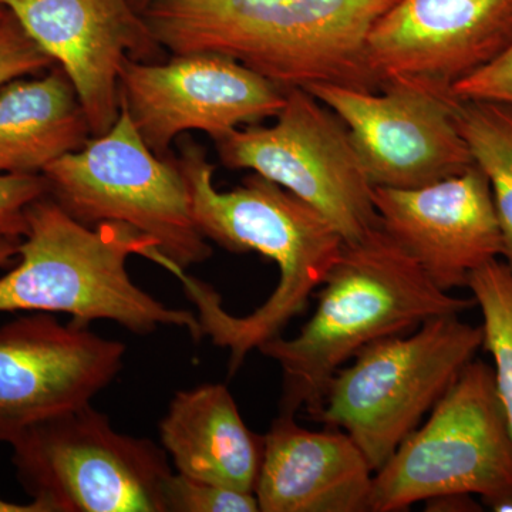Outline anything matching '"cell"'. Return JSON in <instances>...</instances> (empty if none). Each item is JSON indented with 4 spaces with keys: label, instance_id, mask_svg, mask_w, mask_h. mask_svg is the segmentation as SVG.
<instances>
[{
    "label": "cell",
    "instance_id": "obj_20",
    "mask_svg": "<svg viewBox=\"0 0 512 512\" xmlns=\"http://www.w3.org/2000/svg\"><path fill=\"white\" fill-rule=\"evenodd\" d=\"M467 288L483 315V348L494 360L495 387L512 439V269L495 259L471 274Z\"/></svg>",
    "mask_w": 512,
    "mask_h": 512
},
{
    "label": "cell",
    "instance_id": "obj_3",
    "mask_svg": "<svg viewBox=\"0 0 512 512\" xmlns=\"http://www.w3.org/2000/svg\"><path fill=\"white\" fill-rule=\"evenodd\" d=\"M476 305L443 291L382 227L345 244L320 285L318 306L292 339L258 350L282 372L281 413L316 412L333 375L366 346L413 332L439 316Z\"/></svg>",
    "mask_w": 512,
    "mask_h": 512
},
{
    "label": "cell",
    "instance_id": "obj_29",
    "mask_svg": "<svg viewBox=\"0 0 512 512\" xmlns=\"http://www.w3.org/2000/svg\"><path fill=\"white\" fill-rule=\"evenodd\" d=\"M131 3H133V5L141 12V10L144 9V6L147 5L148 0H131Z\"/></svg>",
    "mask_w": 512,
    "mask_h": 512
},
{
    "label": "cell",
    "instance_id": "obj_21",
    "mask_svg": "<svg viewBox=\"0 0 512 512\" xmlns=\"http://www.w3.org/2000/svg\"><path fill=\"white\" fill-rule=\"evenodd\" d=\"M167 512H256L254 493L171 474L165 484Z\"/></svg>",
    "mask_w": 512,
    "mask_h": 512
},
{
    "label": "cell",
    "instance_id": "obj_22",
    "mask_svg": "<svg viewBox=\"0 0 512 512\" xmlns=\"http://www.w3.org/2000/svg\"><path fill=\"white\" fill-rule=\"evenodd\" d=\"M55 66L52 57L36 45L10 13L0 20V89L13 80L46 72Z\"/></svg>",
    "mask_w": 512,
    "mask_h": 512
},
{
    "label": "cell",
    "instance_id": "obj_30",
    "mask_svg": "<svg viewBox=\"0 0 512 512\" xmlns=\"http://www.w3.org/2000/svg\"><path fill=\"white\" fill-rule=\"evenodd\" d=\"M6 13H8V10H6L5 8H3V6H0V20H2L3 18H5Z\"/></svg>",
    "mask_w": 512,
    "mask_h": 512
},
{
    "label": "cell",
    "instance_id": "obj_26",
    "mask_svg": "<svg viewBox=\"0 0 512 512\" xmlns=\"http://www.w3.org/2000/svg\"><path fill=\"white\" fill-rule=\"evenodd\" d=\"M20 239L0 237V268H5L18 258Z\"/></svg>",
    "mask_w": 512,
    "mask_h": 512
},
{
    "label": "cell",
    "instance_id": "obj_17",
    "mask_svg": "<svg viewBox=\"0 0 512 512\" xmlns=\"http://www.w3.org/2000/svg\"><path fill=\"white\" fill-rule=\"evenodd\" d=\"M160 437L177 473L254 493L264 436L245 424L225 384H202L175 394L161 420Z\"/></svg>",
    "mask_w": 512,
    "mask_h": 512
},
{
    "label": "cell",
    "instance_id": "obj_4",
    "mask_svg": "<svg viewBox=\"0 0 512 512\" xmlns=\"http://www.w3.org/2000/svg\"><path fill=\"white\" fill-rule=\"evenodd\" d=\"M26 221L19 264L0 278V313H67L79 325L113 320L141 336L173 326L204 338L198 316L168 308L128 274L130 256L158 251L154 239L119 222L89 227L50 195L30 205Z\"/></svg>",
    "mask_w": 512,
    "mask_h": 512
},
{
    "label": "cell",
    "instance_id": "obj_24",
    "mask_svg": "<svg viewBox=\"0 0 512 512\" xmlns=\"http://www.w3.org/2000/svg\"><path fill=\"white\" fill-rule=\"evenodd\" d=\"M453 93L460 100L512 104V43L483 69L454 83Z\"/></svg>",
    "mask_w": 512,
    "mask_h": 512
},
{
    "label": "cell",
    "instance_id": "obj_25",
    "mask_svg": "<svg viewBox=\"0 0 512 512\" xmlns=\"http://www.w3.org/2000/svg\"><path fill=\"white\" fill-rule=\"evenodd\" d=\"M430 511H480V505L474 501L473 495H448L427 501Z\"/></svg>",
    "mask_w": 512,
    "mask_h": 512
},
{
    "label": "cell",
    "instance_id": "obj_19",
    "mask_svg": "<svg viewBox=\"0 0 512 512\" xmlns=\"http://www.w3.org/2000/svg\"><path fill=\"white\" fill-rule=\"evenodd\" d=\"M456 123L474 164L490 184L503 229V258L512 269V104L461 100Z\"/></svg>",
    "mask_w": 512,
    "mask_h": 512
},
{
    "label": "cell",
    "instance_id": "obj_7",
    "mask_svg": "<svg viewBox=\"0 0 512 512\" xmlns=\"http://www.w3.org/2000/svg\"><path fill=\"white\" fill-rule=\"evenodd\" d=\"M373 476L370 512H400L448 495L488 505L512 493V439L494 369L471 360Z\"/></svg>",
    "mask_w": 512,
    "mask_h": 512
},
{
    "label": "cell",
    "instance_id": "obj_11",
    "mask_svg": "<svg viewBox=\"0 0 512 512\" xmlns=\"http://www.w3.org/2000/svg\"><path fill=\"white\" fill-rule=\"evenodd\" d=\"M120 104L144 143L160 158L187 131L221 140L242 124L275 117L285 90L237 60L220 55L174 56L170 62L127 59L120 72Z\"/></svg>",
    "mask_w": 512,
    "mask_h": 512
},
{
    "label": "cell",
    "instance_id": "obj_5",
    "mask_svg": "<svg viewBox=\"0 0 512 512\" xmlns=\"http://www.w3.org/2000/svg\"><path fill=\"white\" fill-rule=\"evenodd\" d=\"M483 342V326L460 315L377 340L333 375L311 417L345 431L376 473L476 359Z\"/></svg>",
    "mask_w": 512,
    "mask_h": 512
},
{
    "label": "cell",
    "instance_id": "obj_27",
    "mask_svg": "<svg viewBox=\"0 0 512 512\" xmlns=\"http://www.w3.org/2000/svg\"><path fill=\"white\" fill-rule=\"evenodd\" d=\"M0 512H49L45 505L39 501L32 500L28 504L9 503L0 498Z\"/></svg>",
    "mask_w": 512,
    "mask_h": 512
},
{
    "label": "cell",
    "instance_id": "obj_28",
    "mask_svg": "<svg viewBox=\"0 0 512 512\" xmlns=\"http://www.w3.org/2000/svg\"><path fill=\"white\" fill-rule=\"evenodd\" d=\"M495 512H512V493L504 495L487 505Z\"/></svg>",
    "mask_w": 512,
    "mask_h": 512
},
{
    "label": "cell",
    "instance_id": "obj_23",
    "mask_svg": "<svg viewBox=\"0 0 512 512\" xmlns=\"http://www.w3.org/2000/svg\"><path fill=\"white\" fill-rule=\"evenodd\" d=\"M46 195L49 184L43 174H0V237H25L26 211Z\"/></svg>",
    "mask_w": 512,
    "mask_h": 512
},
{
    "label": "cell",
    "instance_id": "obj_8",
    "mask_svg": "<svg viewBox=\"0 0 512 512\" xmlns=\"http://www.w3.org/2000/svg\"><path fill=\"white\" fill-rule=\"evenodd\" d=\"M12 463L49 512H167V451L113 429L92 403L30 427Z\"/></svg>",
    "mask_w": 512,
    "mask_h": 512
},
{
    "label": "cell",
    "instance_id": "obj_1",
    "mask_svg": "<svg viewBox=\"0 0 512 512\" xmlns=\"http://www.w3.org/2000/svg\"><path fill=\"white\" fill-rule=\"evenodd\" d=\"M175 163L187 184L192 220L202 237L228 251L258 252L279 269L275 291L247 316L225 312L218 293L185 269L174 274L197 306L204 336L229 350V373L234 375L249 352L281 336L305 311L312 293L342 255L345 241L312 205L262 175H248L234 190H218L214 164L198 144L187 141Z\"/></svg>",
    "mask_w": 512,
    "mask_h": 512
},
{
    "label": "cell",
    "instance_id": "obj_18",
    "mask_svg": "<svg viewBox=\"0 0 512 512\" xmlns=\"http://www.w3.org/2000/svg\"><path fill=\"white\" fill-rule=\"evenodd\" d=\"M90 138L86 113L59 66L0 89V174H43Z\"/></svg>",
    "mask_w": 512,
    "mask_h": 512
},
{
    "label": "cell",
    "instance_id": "obj_2",
    "mask_svg": "<svg viewBox=\"0 0 512 512\" xmlns=\"http://www.w3.org/2000/svg\"><path fill=\"white\" fill-rule=\"evenodd\" d=\"M397 0H148L141 10L174 56L237 60L282 90L315 83L377 92L366 40Z\"/></svg>",
    "mask_w": 512,
    "mask_h": 512
},
{
    "label": "cell",
    "instance_id": "obj_14",
    "mask_svg": "<svg viewBox=\"0 0 512 512\" xmlns=\"http://www.w3.org/2000/svg\"><path fill=\"white\" fill-rule=\"evenodd\" d=\"M380 227L443 291L466 288L471 274L504 256L493 192L477 167L426 185L373 188Z\"/></svg>",
    "mask_w": 512,
    "mask_h": 512
},
{
    "label": "cell",
    "instance_id": "obj_9",
    "mask_svg": "<svg viewBox=\"0 0 512 512\" xmlns=\"http://www.w3.org/2000/svg\"><path fill=\"white\" fill-rule=\"evenodd\" d=\"M217 144L222 165L249 170L308 202L353 244L379 227L373 185L348 127L302 87L285 90L269 127L237 128Z\"/></svg>",
    "mask_w": 512,
    "mask_h": 512
},
{
    "label": "cell",
    "instance_id": "obj_10",
    "mask_svg": "<svg viewBox=\"0 0 512 512\" xmlns=\"http://www.w3.org/2000/svg\"><path fill=\"white\" fill-rule=\"evenodd\" d=\"M305 90L348 127L373 187H426L474 165L457 128L461 100L451 87L394 77L377 92L330 83Z\"/></svg>",
    "mask_w": 512,
    "mask_h": 512
},
{
    "label": "cell",
    "instance_id": "obj_12",
    "mask_svg": "<svg viewBox=\"0 0 512 512\" xmlns=\"http://www.w3.org/2000/svg\"><path fill=\"white\" fill-rule=\"evenodd\" d=\"M126 345L86 325L30 312L0 328V443L92 403L123 367Z\"/></svg>",
    "mask_w": 512,
    "mask_h": 512
},
{
    "label": "cell",
    "instance_id": "obj_16",
    "mask_svg": "<svg viewBox=\"0 0 512 512\" xmlns=\"http://www.w3.org/2000/svg\"><path fill=\"white\" fill-rule=\"evenodd\" d=\"M373 476L345 431L308 430L279 413L264 436L254 493L262 512H369Z\"/></svg>",
    "mask_w": 512,
    "mask_h": 512
},
{
    "label": "cell",
    "instance_id": "obj_13",
    "mask_svg": "<svg viewBox=\"0 0 512 512\" xmlns=\"http://www.w3.org/2000/svg\"><path fill=\"white\" fill-rule=\"evenodd\" d=\"M0 6L69 77L92 137L119 119L124 62H161L164 56L131 0H0Z\"/></svg>",
    "mask_w": 512,
    "mask_h": 512
},
{
    "label": "cell",
    "instance_id": "obj_15",
    "mask_svg": "<svg viewBox=\"0 0 512 512\" xmlns=\"http://www.w3.org/2000/svg\"><path fill=\"white\" fill-rule=\"evenodd\" d=\"M512 43V0H397L370 29L366 56L380 84L410 77L451 87Z\"/></svg>",
    "mask_w": 512,
    "mask_h": 512
},
{
    "label": "cell",
    "instance_id": "obj_6",
    "mask_svg": "<svg viewBox=\"0 0 512 512\" xmlns=\"http://www.w3.org/2000/svg\"><path fill=\"white\" fill-rule=\"evenodd\" d=\"M49 195L74 220L130 225L156 242L163 268L187 269L212 255L192 220L190 194L175 158L147 147L121 106L114 126L43 171Z\"/></svg>",
    "mask_w": 512,
    "mask_h": 512
}]
</instances>
